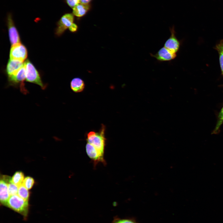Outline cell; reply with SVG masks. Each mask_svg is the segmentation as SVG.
Instances as JSON below:
<instances>
[{"mask_svg": "<svg viewBox=\"0 0 223 223\" xmlns=\"http://www.w3.org/2000/svg\"><path fill=\"white\" fill-rule=\"evenodd\" d=\"M0 202L2 204L6 206L10 196L8 191L7 183L3 179H1L0 182Z\"/></svg>", "mask_w": 223, "mask_h": 223, "instance_id": "4fadbf2b", "label": "cell"}, {"mask_svg": "<svg viewBox=\"0 0 223 223\" xmlns=\"http://www.w3.org/2000/svg\"><path fill=\"white\" fill-rule=\"evenodd\" d=\"M216 49L217 50L219 56V62L222 74L223 76V40L216 46Z\"/></svg>", "mask_w": 223, "mask_h": 223, "instance_id": "2e32d148", "label": "cell"}, {"mask_svg": "<svg viewBox=\"0 0 223 223\" xmlns=\"http://www.w3.org/2000/svg\"><path fill=\"white\" fill-rule=\"evenodd\" d=\"M17 195L22 198L28 201L29 195V191L22 184L18 187Z\"/></svg>", "mask_w": 223, "mask_h": 223, "instance_id": "ac0fdd59", "label": "cell"}, {"mask_svg": "<svg viewBox=\"0 0 223 223\" xmlns=\"http://www.w3.org/2000/svg\"><path fill=\"white\" fill-rule=\"evenodd\" d=\"M69 30L72 32H75L77 31L78 26L76 24L73 23L69 28Z\"/></svg>", "mask_w": 223, "mask_h": 223, "instance_id": "603a6c76", "label": "cell"}, {"mask_svg": "<svg viewBox=\"0 0 223 223\" xmlns=\"http://www.w3.org/2000/svg\"><path fill=\"white\" fill-rule=\"evenodd\" d=\"M24 65L26 69V81L38 85L42 89H44L46 86L42 82L39 72L33 64L28 60H27Z\"/></svg>", "mask_w": 223, "mask_h": 223, "instance_id": "3957f363", "label": "cell"}, {"mask_svg": "<svg viewBox=\"0 0 223 223\" xmlns=\"http://www.w3.org/2000/svg\"><path fill=\"white\" fill-rule=\"evenodd\" d=\"M27 51L26 47L20 43L12 45L10 51V59L23 62L27 58Z\"/></svg>", "mask_w": 223, "mask_h": 223, "instance_id": "5b68a950", "label": "cell"}, {"mask_svg": "<svg viewBox=\"0 0 223 223\" xmlns=\"http://www.w3.org/2000/svg\"><path fill=\"white\" fill-rule=\"evenodd\" d=\"M151 55L159 61H167L174 59L176 57V54L164 47L160 48L156 54H151Z\"/></svg>", "mask_w": 223, "mask_h": 223, "instance_id": "30bf717a", "label": "cell"}, {"mask_svg": "<svg viewBox=\"0 0 223 223\" xmlns=\"http://www.w3.org/2000/svg\"><path fill=\"white\" fill-rule=\"evenodd\" d=\"M67 4L72 9L80 3V0H66Z\"/></svg>", "mask_w": 223, "mask_h": 223, "instance_id": "7402d4cb", "label": "cell"}, {"mask_svg": "<svg viewBox=\"0 0 223 223\" xmlns=\"http://www.w3.org/2000/svg\"><path fill=\"white\" fill-rule=\"evenodd\" d=\"M70 87L72 90L75 92H82L85 87L84 81L81 78L76 77L73 79L70 82Z\"/></svg>", "mask_w": 223, "mask_h": 223, "instance_id": "5bb4252c", "label": "cell"}, {"mask_svg": "<svg viewBox=\"0 0 223 223\" xmlns=\"http://www.w3.org/2000/svg\"><path fill=\"white\" fill-rule=\"evenodd\" d=\"M74 15L72 13H67L63 15L58 21L55 34L58 36L61 35L73 23Z\"/></svg>", "mask_w": 223, "mask_h": 223, "instance_id": "277c9868", "label": "cell"}, {"mask_svg": "<svg viewBox=\"0 0 223 223\" xmlns=\"http://www.w3.org/2000/svg\"><path fill=\"white\" fill-rule=\"evenodd\" d=\"M223 124V106L218 113L216 124L212 133L213 134L218 133L220 131V128Z\"/></svg>", "mask_w": 223, "mask_h": 223, "instance_id": "e0dca14e", "label": "cell"}, {"mask_svg": "<svg viewBox=\"0 0 223 223\" xmlns=\"http://www.w3.org/2000/svg\"><path fill=\"white\" fill-rule=\"evenodd\" d=\"M86 153L89 157L96 165L99 162H101L104 165L106 164L105 160L104 158V155L93 146L87 142L85 146Z\"/></svg>", "mask_w": 223, "mask_h": 223, "instance_id": "52a82bcc", "label": "cell"}, {"mask_svg": "<svg viewBox=\"0 0 223 223\" xmlns=\"http://www.w3.org/2000/svg\"><path fill=\"white\" fill-rule=\"evenodd\" d=\"M171 35L164 44V47L174 53L178 51L180 47V42L176 35L174 27L170 29Z\"/></svg>", "mask_w": 223, "mask_h": 223, "instance_id": "9c48e42d", "label": "cell"}, {"mask_svg": "<svg viewBox=\"0 0 223 223\" xmlns=\"http://www.w3.org/2000/svg\"><path fill=\"white\" fill-rule=\"evenodd\" d=\"M91 7L90 4L80 3L72 9V14L77 17H81L87 14L90 10Z\"/></svg>", "mask_w": 223, "mask_h": 223, "instance_id": "7c38bea8", "label": "cell"}, {"mask_svg": "<svg viewBox=\"0 0 223 223\" xmlns=\"http://www.w3.org/2000/svg\"><path fill=\"white\" fill-rule=\"evenodd\" d=\"M7 20L11 43L12 45L20 43L19 34L10 13L8 14L7 15Z\"/></svg>", "mask_w": 223, "mask_h": 223, "instance_id": "ba28073f", "label": "cell"}, {"mask_svg": "<svg viewBox=\"0 0 223 223\" xmlns=\"http://www.w3.org/2000/svg\"><path fill=\"white\" fill-rule=\"evenodd\" d=\"M26 79V69L24 65L13 75L8 77L9 82L11 84L16 85L20 83V90L23 92H27L24 81Z\"/></svg>", "mask_w": 223, "mask_h": 223, "instance_id": "8992f818", "label": "cell"}, {"mask_svg": "<svg viewBox=\"0 0 223 223\" xmlns=\"http://www.w3.org/2000/svg\"><path fill=\"white\" fill-rule=\"evenodd\" d=\"M9 194L10 196L17 195L18 186L12 183L11 181L7 183Z\"/></svg>", "mask_w": 223, "mask_h": 223, "instance_id": "d6986e66", "label": "cell"}, {"mask_svg": "<svg viewBox=\"0 0 223 223\" xmlns=\"http://www.w3.org/2000/svg\"><path fill=\"white\" fill-rule=\"evenodd\" d=\"M23 62L14 59H10L7 63L6 71L8 77L10 76L18 71L24 65Z\"/></svg>", "mask_w": 223, "mask_h": 223, "instance_id": "8fae6325", "label": "cell"}, {"mask_svg": "<svg viewBox=\"0 0 223 223\" xmlns=\"http://www.w3.org/2000/svg\"><path fill=\"white\" fill-rule=\"evenodd\" d=\"M105 127L102 125L98 132L90 131L87 135V142L93 146L98 150L104 154L106 138L105 136Z\"/></svg>", "mask_w": 223, "mask_h": 223, "instance_id": "7a4b0ae2", "label": "cell"}, {"mask_svg": "<svg viewBox=\"0 0 223 223\" xmlns=\"http://www.w3.org/2000/svg\"><path fill=\"white\" fill-rule=\"evenodd\" d=\"M6 206L20 214L24 218L27 217L29 208L28 201L18 195L10 196Z\"/></svg>", "mask_w": 223, "mask_h": 223, "instance_id": "6da1fadb", "label": "cell"}, {"mask_svg": "<svg viewBox=\"0 0 223 223\" xmlns=\"http://www.w3.org/2000/svg\"><path fill=\"white\" fill-rule=\"evenodd\" d=\"M92 0H80V3L85 4H90V3Z\"/></svg>", "mask_w": 223, "mask_h": 223, "instance_id": "cb8c5ba5", "label": "cell"}, {"mask_svg": "<svg viewBox=\"0 0 223 223\" xmlns=\"http://www.w3.org/2000/svg\"><path fill=\"white\" fill-rule=\"evenodd\" d=\"M24 175L22 172L20 171L16 172L11 178V181L19 186L22 184L24 180Z\"/></svg>", "mask_w": 223, "mask_h": 223, "instance_id": "9a60e30c", "label": "cell"}, {"mask_svg": "<svg viewBox=\"0 0 223 223\" xmlns=\"http://www.w3.org/2000/svg\"><path fill=\"white\" fill-rule=\"evenodd\" d=\"M34 183L33 178L30 177H27L24 178L22 184L28 190L32 188Z\"/></svg>", "mask_w": 223, "mask_h": 223, "instance_id": "ffe728a7", "label": "cell"}, {"mask_svg": "<svg viewBox=\"0 0 223 223\" xmlns=\"http://www.w3.org/2000/svg\"><path fill=\"white\" fill-rule=\"evenodd\" d=\"M112 223H137L134 221L128 219L115 218Z\"/></svg>", "mask_w": 223, "mask_h": 223, "instance_id": "44dd1931", "label": "cell"}]
</instances>
